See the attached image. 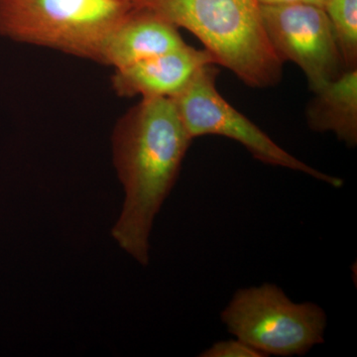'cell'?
<instances>
[{
  "label": "cell",
  "mask_w": 357,
  "mask_h": 357,
  "mask_svg": "<svg viewBox=\"0 0 357 357\" xmlns=\"http://www.w3.org/2000/svg\"><path fill=\"white\" fill-rule=\"evenodd\" d=\"M192 140L170 98H141L115 124L112 153L126 199L112 236L143 266L149 262L155 217L176 184Z\"/></svg>",
  "instance_id": "cell-1"
},
{
  "label": "cell",
  "mask_w": 357,
  "mask_h": 357,
  "mask_svg": "<svg viewBox=\"0 0 357 357\" xmlns=\"http://www.w3.org/2000/svg\"><path fill=\"white\" fill-rule=\"evenodd\" d=\"M197 37L215 63L244 84L266 89L279 83L283 64L268 39L256 0H131Z\"/></svg>",
  "instance_id": "cell-2"
},
{
  "label": "cell",
  "mask_w": 357,
  "mask_h": 357,
  "mask_svg": "<svg viewBox=\"0 0 357 357\" xmlns=\"http://www.w3.org/2000/svg\"><path fill=\"white\" fill-rule=\"evenodd\" d=\"M131 0H0V36L100 63Z\"/></svg>",
  "instance_id": "cell-3"
},
{
  "label": "cell",
  "mask_w": 357,
  "mask_h": 357,
  "mask_svg": "<svg viewBox=\"0 0 357 357\" xmlns=\"http://www.w3.org/2000/svg\"><path fill=\"white\" fill-rule=\"evenodd\" d=\"M220 318L231 335L264 356H305L325 342V311L314 303L296 304L274 284L237 291Z\"/></svg>",
  "instance_id": "cell-4"
},
{
  "label": "cell",
  "mask_w": 357,
  "mask_h": 357,
  "mask_svg": "<svg viewBox=\"0 0 357 357\" xmlns=\"http://www.w3.org/2000/svg\"><path fill=\"white\" fill-rule=\"evenodd\" d=\"M215 66L202 68L180 93L170 98L192 139L204 135L223 136L241 143L262 163L291 169L333 187H342V178L321 172L294 157L225 100L215 84L218 73Z\"/></svg>",
  "instance_id": "cell-5"
},
{
  "label": "cell",
  "mask_w": 357,
  "mask_h": 357,
  "mask_svg": "<svg viewBox=\"0 0 357 357\" xmlns=\"http://www.w3.org/2000/svg\"><path fill=\"white\" fill-rule=\"evenodd\" d=\"M260 13L277 56L299 66L314 93L347 70L324 7L303 0L260 6Z\"/></svg>",
  "instance_id": "cell-6"
},
{
  "label": "cell",
  "mask_w": 357,
  "mask_h": 357,
  "mask_svg": "<svg viewBox=\"0 0 357 357\" xmlns=\"http://www.w3.org/2000/svg\"><path fill=\"white\" fill-rule=\"evenodd\" d=\"M215 64L206 49L185 44L156 57L114 70L112 89L121 98H173L202 68Z\"/></svg>",
  "instance_id": "cell-7"
},
{
  "label": "cell",
  "mask_w": 357,
  "mask_h": 357,
  "mask_svg": "<svg viewBox=\"0 0 357 357\" xmlns=\"http://www.w3.org/2000/svg\"><path fill=\"white\" fill-rule=\"evenodd\" d=\"M185 45L172 23L152 11L133 7L109 35L100 63L121 69Z\"/></svg>",
  "instance_id": "cell-8"
},
{
  "label": "cell",
  "mask_w": 357,
  "mask_h": 357,
  "mask_svg": "<svg viewBox=\"0 0 357 357\" xmlns=\"http://www.w3.org/2000/svg\"><path fill=\"white\" fill-rule=\"evenodd\" d=\"M307 109L312 130L333 132L347 146L357 144V68L314 91Z\"/></svg>",
  "instance_id": "cell-9"
},
{
  "label": "cell",
  "mask_w": 357,
  "mask_h": 357,
  "mask_svg": "<svg viewBox=\"0 0 357 357\" xmlns=\"http://www.w3.org/2000/svg\"><path fill=\"white\" fill-rule=\"evenodd\" d=\"M345 69L357 68V0H326L324 6Z\"/></svg>",
  "instance_id": "cell-10"
},
{
  "label": "cell",
  "mask_w": 357,
  "mask_h": 357,
  "mask_svg": "<svg viewBox=\"0 0 357 357\" xmlns=\"http://www.w3.org/2000/svg\"><path fill=\"white\" fill-rule=\"evenodd\" d=\"M202 357H265L243 340H229L218 342L202 352Z\"/></svg>",
  "instance_id": "cell-11"
},
{
  "label": "cell",
  "mask_w": 357,
  "mask_h": 357,
  "mask_svg": "<svg viewBox=\"0 0 357 357\" xmlns=\"http://www.w3.org/2000/svg\"><path fill=\"white\" fill-rule=\"evenodd\" d=\"M259 6H283V4L294 3V2L303 1V0H256Z\"/></svg>",
  "instance_id": "cell-12"
},
{
  "label": "cell",
  "mask_w": 357,
  "mask_h": 357,
  "mask_svg": "<svg viewBox=\"0 0 357 357\" xmlns=\"http://www.w3.org/2000/svg\"><path fill=\"white\" fill-rule=\"evenodd\" d=\"M304 1L310 2V3L316 4V6L324 7L326 0H304Z\"/></svg>",
  "instance_id": "cell-13"
}]
</instances>
